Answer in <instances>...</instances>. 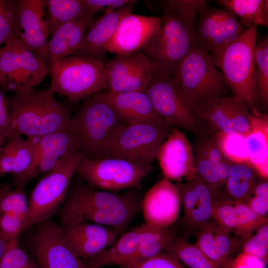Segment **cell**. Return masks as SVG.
<instances>
[{
  "label": "cell",
  "instance_id": "1",
  "mask_svg": "<svg viewBox=\"0 0 268 268\" xmlns=\"http://www.w3.org/2000/svg\"><path fill=\"white\" fill-rule=\"evenodd\" d=\"M137 187L113 192L90 186L75 173L60 212L111 227L122 235L141 211Z\"/></svg>",
  "mask_w": 268,
  "mask_h": 268
},
{
  "label": "cell",
  "instance_id": "2",
  "mask_svg": "<svg viewBox=\"0 0 268 268\" xmlns=\"http://www.w3.org/2000/svg\"><path fill=\"white\" fill-rule=\"evenodd\" d=\"M50 89L15 93L7 98L14 136L40 137L67 130L69 110Z\"/></svg>",
  "mask_w": 268,
  "mask_h": 268
},
{
  "label": "cell",
  "instance_id": "3",
  "mask_svg": "<svg viewBox=\"0 0 268 268\" xmlns=\"http://www.w3.org/2000/svg\"><path fill=\"white\" fill-rule=\"evenodd\" d=\"M257 28V25H252L237 39L211 55L234 96L250 113L260 110L255 85Z\"/></svg>",
  "mask_w": 268,
  "mask_h": 268
},
{
  "label": "cell",
  "instance_id": "4",
  "mask_svg": "<svg viewBox=\"0 0 268 268\" xmlns=\"http://www.w3.org/2000/svg\"><path fill=\"white\" fill-rule=\"evenodd\" d=\"M194 23L177 13L163 11L158 32L143 49L153 73L170 77L188 53L199 46Z\"/></svg>",
  "mask_w": 268,
  "mask_h": 268
},
{
  "label": "cell",
  "instance_id": "5",
  "mask_svg": "<svg viewBox=\"0 0 268 268\" xmlns=\"http://www.w3.org/2000/svg\"><path fill=\"white\" fill-rule=\"evenodd\" d=\"M126 124L113 109L95 94L82 101L67 130L76 137L82 157L99 158Z\"/></svg>",
  "mask_w": 268,
  "mask_h": 268
},
{
  "label": "cell",
  "instance_id": "6",
  "mask_svg": "<svg viewBox=\"0 0 268 268\" xmlns=\"http://www.w3.org/2000/svg\"><path fill=\"white\" fill-rule=\"evenodd\" d=\"M170 77L196 109L226 96L230 88L211 56L199 46L188 53Z\"/></svg>",
  "mask_w": 268,
  "mask_h": 268
},
{
  "label": "cell",
  "instance_id": "7",
  "mask_svg": "<svg viewBox=\"0 0 268 268\" xmlns=\"http://www.w3.org/2000/svg\"><path fill=\"white\" fill-rule=\"evenodd\" d=\"M50 89L72 103L107 89L104 64L96 59L75 56L60 59L50 67Z\"/></svg>",
  "mask_w": 268,
  "mask_h": 268
},
{
  "label": "cell",
  "instance_id": "8",
  "mask_svg": "<svg viewBox=\"0 0 268 268\" xmlns=\"http://www.w3.org/2000/svg\"><path fill=\"white\" fill-rule=\"evenodd\" d=\"M82 157L81 152L78 151L63 158L36 185L28 201L23 231L50 219L60 209Z\"/></svg>",
  "mask_w": 268,
  "mask_h": 268
},
{
  "label": "cell",
  "instance_id": "9",
  "mask_svg": "<svg viewBox=\"0 0 268 268\" xmlns=\"http://www.w3.org/2000/svg\"><path fill=\"white\" fill-rule=\"evenodd\" d=\"M152 170L151 165L118 158L90 159L82 157L76 173L91 187L119 192L138 187Z\"/></svg>",
  "mask_w": 268,
  "mask_h": 268
},
{
  "label": "cell",
  "instance_id": "10",
  "mask_svg": "<svg viewBox=\"0 0 268 268\" xmlns=\"http://www.w3.org/2000/svg\"><path fill=\"white\" fill-rule=\"evenodd\" d=\"M49 71L44 61L18 39L1 47L0 86L4 92L19 93L34 89Z\"/></svg>",
  "mask_w": 268,
  "mask_h": 268
},
{
  "label": "cell",
  "instance_id": "11",
  "mask_svg": "<svg viewBox=\"0 0 268 268\" xmlns=\"http://www.w3.org/2000/svg\"><path fill=\"white\" fill-rule=\"evenodd\" d=\"M144 91L156 112L169 125L187 130L195 137L206 135L196 108L170 77L152 73Z\"/></svg>",
  "mask_w": 268,
  "mask_h": 268
},
{
  "label": "cell",
  "instance_id": "12",
  "mask_svg": "<svg viewBox=\"0 0 268 268\" xmlns=\"http://www.w3.org/2000/svg\"><path fill=\"white\" fill-rule=\"evenodd\" d=\"M173 127L148 124L126 125L118 133L100 158H118L151 165Z\"/></svg>",
  "mask_w": 268,
  "mask_h": 268
},
{
  "label": "cell",
  "instance_id": "13",
  "mask_svg": "<svg viewBox=\"0 0 268 268\" xmlns=\"http://www.w3.org/2000/svg\"><path fill=\"white\" fill-rule=\"evenodd\" d=\"M33 226L29 246L39 268H89L70 247L61 225L50 218Z\"/></svg>",
  "mask_w": 268,
  "mask_h": 268
},
{
  "label": "cell",
  "instance_id": "14",
  "mask_svg": "<svg viewBox=\"0 0 268 268\" xmlns=\"http://www.w3.org/2000/svg\"><path fill=\"white\" fill-rule=\"evenodd\" d=\"M206 135L222 132L246 137L251 131V113L236 96H223L196 109Z\"/></svg>",
  "mask_w": 268,
  "mask_h": 268
},
{
  "label": "cell",
  "instance_id": "15",
  "mask_svg": "<svg viewBox=\"0 0 268 268\" xmlns=\"http://www.w3.org/2000/svg\"><path fill=\"white\" fill-rule=\"evenodd\" d=\"M64 236L74 253L89 260L110 246L121 235L115 229L89 222L69 214L60 212Z\"/></svg>",
  "mask_w": 268,
  "mask_h": 268
},
{
  "label": "cell",
  "instance_id": "16",
  "mask_svg": "<svg viewBox=\"0 0 268 268\" xmlns=\"http://www.w3.org/2000/svg\"><path fill=\"white\" fill-rule=\"evenodd\" d=\"M104 67L107 90L115 92L144 91L152 76L150 62L141 51L116 55Z\"/></svg>",
  "mask_w": 268,
  "mask_h": 268
},
{
  "label": "cell",
  "instance_id": "17",
  "mask_svg": "<svg viewBox=\"0 0 268 268\" xmlns=\"http://www.w3.org/2000/svg\"><path fill=\"white\" fill-rule=\"evenodd\" d=\"M175 185L183 207L182 230L186 237L194 234L212 218L215 199L223 194L214 191L197 174L185 182Z\"/></svg>",
  "mask_w": 268,
  "mask_h": 268
},
{
  "label": "cell",
  "instance_id": "18",
  "mask_svg": "<svg viewBox=\"0 0 268 268\" xmlns=\"http://www.w3.org/2000/svg\"><path fill=\"white\" fill-rule=\"evenodd\" d=\"M198 12L199 19L196 25L198 45L207 52L219 50L247 30L236 16L226 9L206 4Z\"/></svg>",
  "mask_w": 268,
  "mask_h": 268
},
{
  "label": "cell",
  "instance_id": "19",
  "mask_svg": "<svg viewBox=\"0 0 268 268\" xmlns=\"http://www.w3.org/2000/svg\"><path fill=\"white\" fill-rule=\"evenodd\" d=\"M156 159L164 176L178 183L196 174L192 145L185 133L173 126L161 146Z\"/></svg>",
  "mask_w": 268,
  "mask_h": 268
},
{
  "label": "cell",
  "instance_id": "20",
  "mask_svg": "<svg viewBox=\"0 0 268 268\" xmlns=\"http://www.w3.org/2000/svg\"><path fill=\"white\" fill-rule=\"evenodd\" d=\"M160 22V17L127 13L106 45V51L116 55L140 51L157 33Z\"/></svg>",
  "mask_w": 268,
  "mask_h": 268
},
{
  "label": "cell",
  "instance_id": "21",
  "mask_svg": "<svg viewBox=\"0 0 268 268\" xmlns=\"http://www.w3.org/2000/svg\"><path fill=\"white\" fill-rule=\"evenodd\" d=\"M95 94L107 103L126 125L148 124L173 127L156 112L145 91L115 92L106 90Z\"/></svg>",
  "mask_w": 268,
  "mask_h": 268
},
{
  "label": "cell",
  "instance_id": "22",
  "mask_svg": "<svg viewBox=\"0 0 268 268\" xmlns=\"http://www.w3.org/2000/svg\"><path fill=\"white\" fill-rule=\"evenodd\" d=\"M181 205L175 184L163 178L151 187L142 198L141 211L145 223L169 228L177 220Z\"/></svg>",
  "mask_w": 268,
  "mask_h": 268
},
{
  "label": "cell",
  "instance_id": "23",
  "mask_svg": "<svg viewBox=\"0 0 268 268\" xmlns=\"http://www.w3.org/2000/svg\"><path fill=\"white\" fill-rule=\"evenodd\" d=\"M212 217L223 229L244 242L260 226L268 222L266 216L257 214L242 201L228 199L224 194L215 198Z\"/></svg>",
  "mask_w": 268,
  "mask_h": 268
},
{
  "label": "cell",
  "instance_id": "24",
  "mask_svg": "<svg viewBox=\"0 0 268 268\" xmlns=\"http://www.w3.org/2000/svg\"><path fill=\"white\" fill-rule=\"evenodd\" d=\"M18 6L17 39L43 59L49 36L46 0H18Z\"/></svg>",
  "mask_w": 268,
  "mask_h": 268
},
{
  "label": "cell",
  "instance_id": "25",
  "mask_svg": "<svg viewBox=\"0 0 268 268\" xmlns=\"http://www.w3.org/2000/svg\"><path fill=\"white\" fill-rule=\"evenodd\" d=\"M93 14L85 15L59 28L45 48L43 59L49 69L57 61L75 54L81 46Z\"/></svg>",
  "mask_w": 268,
  "mask_h": 268
},
{
  "label": "cell",
  "instance_id": "26",
  "mask_svg": "<svg viewBox=\"0 0 268 268\" xmlns=\"http://www.w3.org/2000/svg\"><path fill=\"white\" fill-rule=\"evenodd\" d=\"M195 243L219 268H226L231 255L242 247L244 241L235 238L213 218L194 234Z\"/></svg>",
  "mask_w": 268,
  "mask_h": 268
},
{
  "label": "cell",
  "instance_id": "27",
  "mask_svg": "<svg viewBox=\"0 0 268 268\" xmlns=\"http://www.w3.org/2000/svg\"><path fill=\"white\" fill-rule=\"evenodd\" d=\"M136 0L115 10L105 12L92 21L76 56L92 58L100 61L105 53V47L114 34L122 17L132 12ZM102 62V61H101Z\"/></svg>",
  "mask_w": 268,
  "mask_h": 268
},
{
  "label": "cell",
  "instance_id": "28",
  "mask_svg": "<svg viewBox=\"0 0 268 268\" xmlns=\"http://www.w3.org/2000/svg\"><path fill=\"white\" fill-rule=\"evenodd\" d=\"M80 151L75 136L68 130L40 137L37 144L35 177L52 170L63 158Z\"/></svg>",
  "mask_w": 268,
  "mask_h": 268
},
{
  "label": "cell",
  "instance_id": "29",
  "mask_svg": "<svg viewBox=\"0 0 268 268\" xmlns=\"http://www.w3.org/2000/svg\"><path fill=\"white\" fill-rule=\"evenodd\" d=\"M251 131L245 137L248 163L263 179L268 177V116L260 110L251 113Z\"/></svg>",
  "mask_w": 268,
  "mask_h": 268
},
{
  "label": "cell",
  "instance_id": "30",
  "mask_svg": "<svg viewBox=\"0 0 268 268\" xmlns=\"http://www.w3.org/2000/svg\"><path fill=\"white\" fill-rule=\"evenodd\" d=\"M139 234V226L125 232L108 247L87 262L89 268L124 265L134 253Z\"/></svg>",
  "mask_w": 268,
  "mask_h": 268
},
{
  "label": "cell",
  "instance_id": "31",
  "mask_svg": "<svg viewBox=\"0 0 268 268\" xmlns=\"http://www.w3.org/2000/svg\"><path fill=\"white\" fill-rule=\"evenodd\" d=\"M39 137L24 138L17 135L12 139L14 155L11 175L15 187L24 188L35 177L36 153Z\"/></svg>",
  "mask_w": 268,
  "mask_h": 268
},
{
  "label": "cell",
  "instance_id": "32",
  "mask_svg": "<svg viewBox=\"0 0 268 268\" xmlns=\"http://www.w3.org/2000/svg\"><path fill=\"white\" fill-rule=\"evenodd\" d=\"M139 226V238L135 252L123 266L134 265L163 252L174 237L168 228L147 223Z\"/></svg>",
  "mask_w": 268,
  "mask_h": 268
},
{
  "label": "cell",
  "instance_id": "33",
  "mask_svg": "<svg viewBox=\"0 0 268 268\" xmlns=\"http://www.w3.org/2000/svg\"><path fill=\"white\" fill-rule=\"evenodd\" d=\"M258 176L249 164L231 163L225 184V195L231 200L243 201L258 183Z\"/></svg>",
  "mask_w": 268,
  "mask_h": 268
},
{
  "label": "cell",
  "instance_id": "34",
  "mask_svg": "<svg viewBox=\"0 0 268 268\" xmlns=\"http://www.w3.org/2000/svg\"><path fill=\"white\" fill-rule=\"evenodd\" d=\"M46 7L49 36L65 24L89 13L83 0H46Z\"/></svg>",
  "mask_w": 268,
  "mask_h": 268
},
{
  "label": "cell",
  "instance_id": "35",
  "mask_svg": "<svg viewBox=\"0 0 268 268\" xmlns=\"http://www.w3.org/2000/svg\"><path fill=\"white\" fill-rule=\"evenodd\" d=\"M163 252L172 255L188 268H219L195 243L183 237L174 236Z\"/></svg>",
  "mask_w": 268,
  "mask_h": 268
},
{
  "label": "cell",
  "instance_id": "36",
  "mask_svg": "<svg viewBox=\"0 0 268 268\" xmlns=\"http://www.w3.org/2000/svg\"><path fill=\"white\" fill-rule=\"evenodd\" d=\"M255 85L260 108L268 109V37L262 40L255 49Z\"/></svg>",
  "mask_w": 268,
  "mask_h": 268
},
{
  "label": "cell",
  "instance_id": "37",
  "mask_svg": "<svg viewBox=\"0 0 268 268\" xmlns=\"http://www.w3.org/2000/svg\"><path fill=\"white\" fill-rule=\"evenodd\" d=\"M195 137L192 145L197 175L214 191L218 194H224V186L220 181L216 169L208 156L201 137Z\"/></svg>",
  "mask_w": 268,
  "mask_h": 268
},
{
  "label": "cell",
  "instance_id": "38",
  "mask_svg": "<svg viewBox=\"0 0 268 268\" xmlns=\"http://www.w3.org/2000/svg\"><path fill=\"white\" fill-rule=\"evenodd\" d=\"M216 2L238 18L246 29L261 24V14L265 0H218Z\"/></svg>",
  "mask_w": 268,
  "mask_h": 268
},
{
  "label": "cell",
  "instance_id": "39",
  "mask_svg": "<svg viewBox=\"0 0 268 268\" xmlns=\"http://www.w3.org/2000/svg\"><path fill=\"white\" fill-rule=\"evenodd\" d=\"M217 145L224 156L233 163H248L245 137L238 133L220 132L214 134Z\"/></svg>",
  "mask_w": 268,
  "mask_h": 268
},
{
  "label": "cell",
  "instance_id": "40",
  "mask_svg": "<svg viewBox=\"0 0 268 268\" xmlns=\"http://www.w3.org/2000/svg\"><path fill=\"white\" fill-rule=\"evenodd\" d=\"M18 0H0V46L17 39Z\"/></svg>",
  "mask_w": 268,
  "mask_h": 268
},
{
  "label": "cell",
  "instance_id": "41",
  "mask_svg": "<svg viewBox=\"0 0 268 268\" xmlns=\"http://www.w3.org/2000/svg\"><path fill=\"white\" fill-rule=\"evenodd\" d=\"M242 252L255 256L266 264L268 262V222L260 226L254 235L246 240Z\"/></svg>",
  "mask_w": 268,
  "mask_h": 268
},
{
  "label": "cell",
  "instance_id": "42",
  "mask_svg": "<svg viewBox=\"0 0 268 268\" xmlns=\"http://www.w3.org/2000/svg\"><path fill=\"white\" fill-rule=\"evenodd\" d=\"M28 201L24 188L15 187L6 192L0 201V214L14 213L26 219Z\"/></svg>",
  "mask_w": 268,
  "mask_h": 268
},
{
  "label": "cell",
  "instance_id": "43",
  "mask_svg": "<svg viewBox=\"0 0 268 268\" xmlns=\"http://www.w3.org/2000/svg\"><path fill=\"white\" fill-rule=\"evenodd\" d=\"M203 143L208 156L218 172L222 184L225 187L228 177L231 162L227 160L219 149L214 135L200 136Z\"/></svg>",
  "mask_w": 268,
  "mask_h": 268
},
{
  "label": "cell",
  "instance_id": "44",
  "mask_svg": "<svg viewBox=\"0 0 268 268\" xmlns=\"http://www.w3.org/2000/svg\"><path fill=\"white\" fill-rule=\"evenodd\" d=\"M206 4L204 0H166L161 1L164 11H170L195 21L199 9Z\"/></svg>",
  "mask_w": 268,
  "mask_h": 268
},
{
  "label": "cell",
  "instance_id": "45",
  "mask_svg": "<svg viewBox=\"0 0 268 268\" xmlns=\"http://www.w3.org/2000/svg\"><path fill=\"white\" fill-rule=\"evenodd\" d=\"M243 202L257 214L267 216L268 211V179L259 181Z\"/></svg>",
  "mask_w": 268,
  "mask_h": 268
},
{
  "label": "cell",
  "instance_id": "46",
  "mask_svg": "<svg viewBox=\"0 0 268 268\" xmlns=\"http://www.w3.org/2000/svg\"><path fill=\"white\" fill-rule=\"evenodd\" d=\"M0 268H39L23 250L17 246L9 249L0 260Z\"/></svg>",
  "mask_w": 268,
  "mask_h": 268
},
{
  "label": "cell",
  "instance_id": "47",
  "mask_svg": "<svg viewBox=\"0 0 268 268\" xmlns=\"http://www.w3.org/2000/svg\"><path fill=\"white\" fill-rule=\"evenodd\" d=\"M119 268H187L172 255L161 252L132 266H121Z\"/></svg>",
  "mask_w": 268,
  "mask_h": 268
},
{
  "label": "cell",
  "instance_id": "48",
  "mask_svg": "<svg viewBox=\"0 0 268 268\" xmlns=\"http://www.w3.org/2000/svg\"><path fill=\"white\" fill-rule=\"evenodd\" d=\"M25 219L14 213L0 214V233L5 237L16 239L23 231Z\"/></svg>",
  "mask_w": 268,
  "mask_h": 268
},
{
  "label": "cell",
  "instance_id": "49",
  "mask_svg": "<svg viewBox=\"0 0 268 268\" xmlns=\"http://www.w3.org/2000/svg\"><path fill=\"white\" fill-rule=\"evenodd\" d=\"M0 89V136L4 141H9L14 136L12 122L7 98Z\"/></svg>",
  "mask_w": 268,
  "mask_h": 268
},
{
  "label": "cell",
  "instance_id": "50",
  "mask_svg": "<svg viewBox=\"0 0 268 268\" xmlns=\"http://www.w3.org/2000/svg\"><path fill=\"white\" fill-rule=\"evenodd\" d=\"M89 12L93 15L98 12L104 13L115 10L124 7L134 0H83Z\"/></svg>",
  "mask_w": 268,
  "mask_h": 268
},
{
  "label": "cell",
  "instance_id": "51",
  "mask_svg": "<svg viewBox=\"0 0 268 268\" xmlns=\"http://www.w3.org/2000/svg\"><path fill=\"white\" fill-rule=\"evenodd\" d=\"M267 264L260 259L242 252L226 268H266Z\"/></svg>",
  "mask_w": 268,
  "mask_h": 268
},
{
  "label": "cell",
  "instance_id": "52",
  "mask_svg": "<svg viewBox=\"0 0 268 268\" xmlns=\"http://www.w3.org/2000/svg\"><path fill=\"white\" fill-rule=\"evenodd\" d=\"M14 155V144L12 138L0 149V170L2 176L8 173L11 174Z\"/></svg>",
  "mask_w": 268,
  "mask_h": 268
},
{
  "label": "cell",
  "instance_id": "53",
  "mask_svg": "<svg viewBox=\"0 0 268 268\" xmlns=\"http://www.w3.org/2000/svg\"><path fill=\"white\" fill-rule=\"evenodd\" d=\"M16 246V239H9L0 233V260L9 249Z\"/></svg>",
  "mask_w": 268,
  "mask_h": 268
},
{
  "label": "cell",
  "instance_id": "54",
  "mask_svg": "<svg viewBox=\"0 0 268 268\" xmlns=\"http://www.w3.org/2000/svg\"><path fill=\"white\" fill-rule=\"evenodd\" d=\"M261 25L268 27V1L265 0L261 14Z\"/></svg>",
  "mask_w": 268,
  "mask_h": 268
},
{
  "label": "cell",
  "instance_id": "55",
  "mask_svg": "<svg viewBox=\"0 0 268 268\" xmlns=\"http://www.w3.org/2000/svg\"><path fill=\"white\" fill-rule=\"evenodd\" d=\"M11 189L10 184L4 183L0 185V201L6 192Z\"/></svg>",
  "mask_w": 268,
  "mask_h": 268
},
{
  "label": "cell",
  "instance_id": "56",
  "mask_svg": "<svg viewBox=\"0 0 268 268\" xmlns=\"http://www.w3.org/2000/svg\"><path fill=\"white\" fill-rule=\"evenodd\" d=\"M4 142L3 139L0 136V149L1 148V145H2L3 143Z\"/></svg>",
  "mask_w": 268,
  "mask_h": 268
},
{
  "label": "cell",
  "instance_id": "57",
  "mask_svg": "<svg viewBox=\"0 0 268 268\" xmlns=\"http://www.w3.org/2000/svg\"><path fill=\"white\" fill-rule=\"evenodd\" d=\"M1 47H2V46H0V55H1Z\"/></svg>",
  "mask_w": 268,
  "mask_h": 268
},
{
  "label": "cell",
  "instance_id": "58",
  "mask_svg": "<svg viewBox=\"0 0 268 268\" xmlns=\"http://www.w3.org/2000/svg\"><path fill=\"white\" fill-rule=\"evenodd\" d=\"M2 176V175H1V172H0V177Z\"/></svg>",
  "mask_w": 268,
  "mask_h": 268
}]
</instances>
